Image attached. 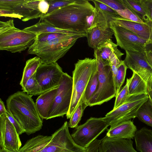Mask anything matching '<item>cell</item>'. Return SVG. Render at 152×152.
<instances>
[{"instance_id":"obj_1","label":"cell","mask_w":152,"mask_h":152,"mask_svg":"<svg viewBox=\"0 0 152 152\" xmlns=\"http://www.w3.org/2000/svg\"><path fill=\"white\" fill-rule=\"evenodd\" d=\"M94 7L87 0H76L40 18L56 28L86 34Z\"/></svg>"},{"instance_id":"obj_2","label":"cell","mask_w":152,"mask_h":152,"mask_svg":"<svg viewBox=\"0 0 152 152\" xmlns=\"http://www.w3.org/2000/svg\"><path fill=\"white\" fill-rule=\"evenodd\" d=\"M65 121L51 135H38L28 140L17 152H86L78 145L69 132Z\"/></svg>"},{"instance_id":"obj_3","label":"cell","mask_w":152,"mask_h":152,"mask_svg":"<svg viewBox=\"0 0 152 152\" xmlns=\"http://www.w3.org/2000/svg\"><path fill=\"white\" fill-rule=\"evenodd\" d=\"M6 109L27 134L34 133L41 129L43 122L31 95L23 91L10 95L6 101Z\"/></svg>"},{"instance_id":"obj_4","label":"cell","mask_w":152,"mask_h":152,"mask_svg":"<svg viewBox=\"0 0 152 152\" xmlns=\"http://www.w3.org/2000/svg\"><path fill=\"white\" fill-rule=\"evenodd\" d=\"M86 36V34H65L49 41L33 43L27 52L40 58L42 64L56 63L65 55L78 39Z\"/></svg>"},{"instance_id":"obj_5","label":"cell","mask_w":152,"mask_h":152,"mask_svg":"<svg viewBox=\"0 0 152 152\" xmlns=\"http://www.w3.org/2000/svg\"><path fill=\"white\" fill-rule=\"evenodd\" d=\"M39 34L16 28L14 20L0 21V50L20 52L29 48Z\"/></svg>"},{"instance_id":"obj_6","label":"cell","mask_w":152,"mask_h":152,"mask_svg":"<svg viewBox=\"0 0 152 152\" xmlns=\"http://www.w3.org/2000/svg\"><path fill=\"white\" fill-rule=\"evenodd\" d=\"M96 59L86 58L79 59L75 64L72 72L73 88L70 107L66 115L70 118L78 106L94 71L97 68Z\"/></svg>"},{"instance_id":"obj_7","label":"cell","mask_w":152,"mask_h":152,"mask_svg":"<svg viewBox=\"0 0 152 152\" xmlns=\"http://www.w3.org/2000/svg\"><path fill=\"white\" fill-rule=\"evenodd\" d=\"M98 72V84L97 89L89 100L88 105H101L115 97L116 88L111 65L103 61L94 50Z\"/></svg>"},{"instance_id":"obj_8","label":"cell","mask_w":152,"mask_h":152,"mask_svg":"<svg viewBox=\"0 0 152 152\" xmlns=\"http://www.w3.org/2000/svg\"><path fill=\"white\" fill-rule=\"evenodd\" d=\"M148 95L142 94L130 97L123 104L107 113L104 118L109 126L118 124L137 117L140 108L148 99Z\"/></svg>"},{"instance_id":"obj_9","label":"cell","mask_w":152,"mask_h":152,"mask_svg":"<svg viewBox=\"0 0 152 152\" xmlns=\"http://www.w3.org/2000/svg\"><path fill=\"white\" fill-rule=\"evenodd\" d=\"M108 126L104 117H91L76 128L75 132L71 136L78 145L86 148Z\"/></svg>"},{"instance_id":"obj_10","label":"cell","mask_w":152,"mask_h":152,"mask_svg":"<svg viewBox=\"0 0 152 152\" xmlns=\"http://www.w3.org/2000/svg\"><path fill=\"white\" fill-rule=\"evenodd\" d=\"M72 88V77L64 72L48 119L66 115L70 104Z\"/></svg>"},{"instance_id":"obj_11","label":"cell","mask_w":152,"mask_h":152,"mask_svg":"<svg viewBox=\"0 0 152 152\" xmlns=\"http://www.w3.org/2000/svg\"><path fill=\"white\" fill-rule=\"evenodd\" d=\"M116 41L117 45L125 51L143 53L149 44L146 40L130 31L116 25L113 21L110 23Z\"/></svg>"},{"instance_id":"obj_12","label":"cell","mask_w":152,"mask_h":152,"mask_svg":"<svg viewBox=\"0 0 152 152\" xmlns=\"http://www.w3.org/2000/svg\"><path fill=\"white\" fill-rule=\"evenodd\" d=\"M64 73L57 62L41 64L35 74L41 93L59 86Z\"/></svg>"},{"instance_id":"obj_13","label":"cell","mask_w":152,"mask_h":152,"mask_svg":"<svg viewBox=\"0 0 152 152\" xmlns=\"http://www.w3.org/2000/svg\"><path fill=\"white\" fill-rule=\"evenodd\" d=\"M125 52V64L128 69L140 76L145 83L148 92L150 91L152 88V68L146 60L144 52Z\"/></svg>"},{"instance_id":"obj_14","label":"cell","mask_w":152,"mask_h":152,"mask_svg":"<svg viewBox=\"0 0 152 152\" xmlns=\"http://www.w3.org/2000/svg\"><path fill=\"white\" fill-rule=\"evenodd\" d=\"M15 127L5 114L0 116L1 148L17 152L22 143Z\"/></svg>"},{"instance_id":"obj_15","label":"cell","mask_w":152,"mask_h":152,"mask_svg":"<svg viewBox=\"0 0 152 152\" xmlns=\"http://www.w3.org/2000/svg\"><path fill=\"white\" fill-rule=\"evenodd\" d=\"M91 1L95 6L93 13L88 20V29L97 26L110 27L115 18L121 17L116 11L98 0Z\"/></svg>"},{"instance_id":"obj_16","label":"cell","mask_w":152,"mask_h":152,"mask_svg":"<svg viewBox=\"0 0 152 152\" xmlns=\"http://www.w3.org/2000/svg\"><path fill=\"white\" fill-rule=\"evenodd\" d=\"M116 25L124 28L152 43V23L143 24L125 19L115 18L113 21Z\"/></svg>"},{"instance_id":"obj_17","label":"cell","mask_w":152,"mask_h":152,"mask_svg":"<svg viewBox=\"0 0 152 152\" xmlns=\"http://www.w3.org/2000/svg\"><path fill=\"white\" fill-rule=\"evenodd\" d=\"M99 152H138L131 139L111 138L105 136L101 139Z\"/></svg>"},{"instance_id":"obj_18","label":"cell","mask_w":152,"mask_h":152,"mask_svg":"<svg viewBox=\"0 0 152 152\" xmlns=\"http://www.w3.org/2000/svg\"><path fill=\"white\" fill-rule=\"evenodd\" d=\"M118 46L111 39H109L94 50L103 61L111 66H118L121 63L122 56L124 54L118 49Z\"/></svg>"},{"instance_id":"obj_19","label":"cell","mask_w":152,"mask_h":152,"mask_svg":"<svg viewBox=\"0 0 152 152\" xmlns=\"http://www.w3.org/2000/svg\"><path fill=\"white\" fill-rule=\"evenodd\" d=\"M88 46L94 49L107 40L111 39L114 35L110 27L97 26L88 29L86 33Z\"/></svg>"},{"instance_id":"obj_20","label":"cell","mask_w":152,"mask_h":152,"mask_svg":"<svg viewBox=\"0 0 152 152\" xmlns=\"http://www.w3.org/2000/svg\"><path fill=\"white\" fill-rule=\"evenodd\" d=\"M58 87H57L45 91L37 98L35 103L36 106L42 119L48 120Z\"/></svg>"},{"instance_id":"obj_21","label":"cell","mask_w":152,"mask_h":152,"mask_svg":"<svg viewBox=\"0 0 152 152\" xmlns=\"http://www.w3.org/2000/svg\"><path fill=\"white\" fill-rule=\"evenodd\" d=\"M26 0H0V6L12 9L16 13L23 17L21 19L26 22L29 20L37 19L43 15L39 12L28 9L23 3Z\"/></svg>"},{"instance_id":"obj_22","label":"cell","mask_w":152,"mask_h":152,"mask_svg":"<svg viewBox=\"0 0 152 152\" xmlns=\"http://www.w3.org/2000/svg\"><path fill=\"white\" fill-rule=\"evenodd\" d=\"M137 130L133 122L129 120L110 127L106 136L111 138L133 139Z\"/></svg>"},{"instance_id":"obj_23","label":"cell","mask_w":152,"mask_h":152,"mask_svg":"<svg viewBox=\"0 0 152 152\" xmlns=\"http://www.w3.org/2000/svg\"><path fill=\"white\" fill-rule=\"evenodd\" d=\"M134 138L137 151L152 152V130L143 127L137 130Z\"/></svg>"},{"instance_id":"obj_24","label":"cell","mask_w":152,"mask_h":152,"mask_svg":"<svg viewBox=\"0 0 152 152\" xmlns=\"http://www.w3.org/2000/svg\"><path fill=\"white\" fill-rule=\"evenodd\" d=\"M23 30L37 34L53 33L72 34H85L72 30L60 29L56 27L46 21L40 20L35 24L26 27Z\"/></svg>"},{"instance_id":"obj_25","label":"cell","mask_w":152,"mask_h":152,"mask_svg":"<svg viewBox=\"0 0 152 152\" xmlns=\"http://www.w3.org/2000/svg\"><path fill=\"white\" fill-rule=\"evenodd\" d=\"M132 72V80L129 87L130 96L148 95V91L144 81L137 74Z\"/></svg>"},{"instance_id":"obj_26","label":"cell","mask_w":152,"mask_h":152,"mask_svg":"<svg viewBox=\"0 0 152 152\" xmlns=\"http://www.w3.org/2000/svg\"><path fill=\"white\" fill-rule=\"evenodd\" d=\"M42 64L41 59L38 56L31 58L26 61L20 82L22 89L24 88L28 80L36 72L37 68Z\"/></svg>"},{"instance_id":"obj_27","label":"cell","mask_w":152,"mask_h":152,"mask_svg":"<svg viewBox=\"0 0 152 152\" xmlns=\"http://www.w3.org/2000/svg\"><path fill=\"white\" fill-rule=\"evenodd\" d=\"M124 6L147 23H152L140 4L138 0H120Z\"/></svg>"},{"instance_id":"obj_28","label":"cell","mask_w":152,"mask_h":152,"mask_svg":"<svg viewBox=\"0 0 152 152\" xmlns=\"http://www.w3.org/2000/svg\"><path fill=\"white\" fill-rule=\"evenodd\" d=\"M98 84V72L97 67L92 74L81 99L82 101L88 105L89 100L96 91Z\"/></svg>"},{"instance_id":"obj_29","label":"cell","mask_w":152,"mask_h":152,"mask_svg":"<svg viewBox=\"0 0 152 152\" xmlns=\"http://www.w3.org/2000/svg\"><path fill=\"white\" fill-rule=\"evenodd\" d=\"M137 117L141 122L152 127V107L148 100L140 108Z\"/></svg>"},{"instance_id":"obj_30","label":"cell","mask_w":152,"mask_h":152,"mask_svg":"<svg viewBox=\"0 0 152 152\" xmlns=\"http://www.w3.org/2000/svg\"><path fill=\"white\" fill-rule=\"evenodd\" d=\"M88 106L81 99L79 104L70 118L68 127L71 128H76L80 122L86 108Z\"/></svg>"},{"instance_id":"obj_31","label":"cell","mask_w":152,"mask_h":152,"mask_svg":"<svg viewBox=\"0 0 152 152\" xmlns=\"http://www.w3.org/2000/svg\"><path fill=\"white\" fill-rule=\"evenodd\" d=\"M132 80V77L127 78L125 85L115 96V99L113 108L115 109L124 103L130 97L129 87Z\"/></svg>"},{"instance_id":"obj_32","label":"cell","mask_w":152,"mask_h":152,"mask_svg":"<svg viewBox=\"0 0 152 152\" xmlns=\"http://www.w3.org/2000/svg\"><path fill=\"white\" fill-rule=\"evenodd\" d=\"M36 73L28 80L24 88L22 89L23 91L32 96L40 95L41 94L36 78Z\"/></svg>"},{"instance_id":"obj_33","label":"cell","mask_w":152,"mask_h":152,"mask_svg":"<svg viewBox=\"0 0 152 152\" xmlns=\"http://www.w3.org/2000/svg\"><path fill=\"white\" fill-rule=\"evenodd\" d=\"M118 72L114 78L115 86L117 90V94L121 90L123 84L126 74V72L128 69L125 64L124 60H121L120 64L118 66Z\"/></svg>"},{"instance_id":"obj_34","label":"cell","mask_w":152,"mask_h":152,"mask_svg":"<svg viewBox=\"0 0 152 152\" xmlns=\"http://www.w3.org/2000/svg\"><path fill=\"white\" fill-rule=\"evenodd\" d=\"M121 17L132 21L140 23L147 24L139 16L127 8L124 10H118L116 11Z\"/></svg>"},{"instance_id":"obj_35","label":"cell","mask_w":152,"mask_h":152,"mask_svg":"<svg viewBox=\"0 0 152 152\" xmlns=\"http://www.w3.org/2000/svg\"><path fill=\"white\" fill-rule=\"evenodd\" d=\"M65 34L61 33H46L39 34L34 43L48 42L60 37Z\"/></svg>"},{"instance_id":"obj_36","label":"cell","mask_w":152,"mask_h":152,"mask_svg":"<svg viewBox=\"0 0 152 152\" xmlns=\"http://www.w3.org/2000/svg\"><path fill=\"white\" fill-rule=\"evenodd\" d=\"M75 0H48L49 4V8L48 12L47 14L50 13L53 11L57 9L66 6L74 2Z\"/></svg>"},{"instance_id":"obj_37","label":"cell","mask_w":152,"mask_h":152,"mask_svg":"<svg viewBox=\"0 0 152 152\" xmlns=\"http://www.w3.org/2000/svg\"><path fill=\"white\" fill-rule=\"evenodd\" d=\"M0 16L1 17L18 18L22 19L23 17L16 13L11 8L0 6Z\"/></svg>"},{"instance_id":"obj_38","label":"cell","mask_w":152,"mask_h":152,"mask_svg":"<svg viewBox=\"0 0 152 152\" xmlns=\"http://www.w3.org/2000/svg\"><path fill=\"white\" fill-rule=\"evenodd\" d=\"M99 1L105 4L115 11L124 10L126 7L120 0H98Z\"/></svg>"},{"instance_id":"obj_39","label":"cell","mask_w":152,"mask_h":152,"mask_svg":"<svg viewBox=\"0 0 152 152\" xmlns=\"http://www.w3.org/2000/svg\"><path fill=\"white\" fill-rule=\"evenodd\" d=\"M138 1L152 23V0H139Z\"/></svg>"},{"instance_id":"obj_40","label":"cell","mask_w":152,"mask_h":152,"mask_svg":"<svg viewBox=\"0 0 152 152\" xmlns=\"http://www.w3.org/2000/svg\"><path fill=\"white\" fill-rule=\"evenodd\" d=\"M5 115L11 123L14 126L18 133L19 135L25 133V131L23 129L18 121L11 116L7 111Z\"/></svg>"},{"instance_id":"obj_41","label":"cell","mask_w":152,"mask_h":152,"mask_svg":"<svg viewBox=\"0 0 152 152\" xmlns=\"http://www.w3.org/2000/svg\"><path fill=\"white\" fill-rule=\"evenodd\" d=\"M49 8V4L48 0H40L38 4V9L40 12L43 15L48 13Z\"/></svg>"},{"instance_id":"obj_42","label":"cell","mask_w":152,"mask_h":152,"mask_svg":"<svg viewBox=\"0 0 152 152\" xmlns=\"http://www.w3.org/2000/svg\"><path fill=\"white\" fill-rule=\"evenodd\" d=\"M101 140L96 139L86 148V152H99V148Z\"/></svg>"},{"instance_id":"obj_43","label":"cell","mask_w":152,"mask_h":152,"mask_svg":"<svg viewBox=\"0 0 152 152\" xmlns=\"http://www.w3.org/2000/svg\"><path fill=\"white\" fill-rule=\"evenodd\" d=\"M144 53L148 63L152 68V51L146 49Z\"/></svg>"},{"instance_id":"obj_44","label":"cell","mask_w":152,"mask_h":152,"mask_svg":"<svg viewBox=\"0 0 152 152\" xmlns=\"http://www.w3.org/2000/svg\"><path fill=\"white\" fill-rule=\"evenodd\" d=\"M7 111L5 108L4 103L0 99V116L2 115L6 114Z\"/></svg>"},{"instance_id":"obj_45","label":"cell","mask_w":152,"mask_h":152,"mask_svg":"<svg viewBox=\"0 0 152 152\" xmlns=\"http://www.w3.org/2000/svg\"><path fill=\"white\" fill-rule=\"evenodd\" d=\"M148 101L152 107V88L151 90L148 92Z\"/></svg>"},{"instance_id":"obj_46","label":"cell","mask_w":152,"mask_h":152,"mask_svg":"<svg viewBox=\"0 0 152 152\" xmlns=\"http://www.w3.org/2000/svg\"><path fill=\"white\" fill-rule=\"evenodd\" d=\"M0 152H15L14 151H12L11 150H8L5 148H0Z\"/></svg>"},{"instance_id":"obj_47","label":"cell","mask_w":152,"mask_h":152,"mask_svg":"<svg viewBox=\"0 0 152 152\" xmlns=\"http://www.w3.org/2000/svg\"><path fill=\"white\" fill-rule=\"evenodd\" d=\"M146 49L151 50L152 51V43L148 44L146 46Z\"/></svg>"}]
</instances>
